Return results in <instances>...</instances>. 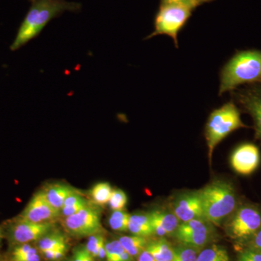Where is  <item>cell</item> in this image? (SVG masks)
I'll return each instance as SVG.
<instances>
[{"instance_id":"cell-1","label":"cell","mask_w":261,"mask_h":261,"mask_svg":"<svg viewBox=\"0 0 261 261\" xmlns=\"http://www.w3.org/2000/svg\"><path fill=\"white\" fill-rule=\"evenodd\" d=\"M80 8V3L65 0H33L32 6L10 45V50H18L35 39L53 19L65 11H77Z\"/></svg>"},{"instance_id":"cell-2","label":"cell","mask_w":261,"mask_h":261,"mask_svg":"<svg viewBox=\"0 0 261 261\" xmlns=\"http://www.w3.org/2000/svg\"><path fill=\"white\" fill-rule=\"evenodd\" d=\"M261 83V51L237 53L220 73L219 95L243 84Z\"/></svg>"},{"instance_id":"cell-3","label":"cell","mask_w":261,"mask_h":261,"mask_svg":"<svg viewBox=\"0 0 261 261\" xmlns=\"http://www.w3.org/2000/svg\"><path fill=\"white\" fill-rule=\"evenodd\" d=\"M198 192L205 219L211 224L219 226L238 207L236 191L230 182L214 180Z\"/></svg>"},{"instance_id":"cell-4","label":"cell","mask_w":261,"mask_h":261,"mask_svg":"<svg viewBox=\"0 0 261 261\" xmlns=\"http://www.w3.org/2000/svg\"><path fill=\"white\" fill-rule=\"evenodd\" d=\"M246 127L234 103L228 102L211 112L205 128L207 155L211 162L215 148L234 130Z\"/></svg>"},{"instance_id":"cell-5","label":"cell","mask_w":261,"mask_h":261,"mask_svg":"<svg viewBox=\"0 0 261 261\" xmlns=\"http://www.w3.org/2000/svg\"><path fill=\"white\" fill-rule=\"evenodd\" d=\"M188 7L176 4L162 3L154 19L153 32L147 39L158 35H166L173 39L175 47H178V35L192 15Z\"/></svg>"},{"instance_id":"cell-6","label":"cell","mask_w":261,"mask_h":261,"mask_svg":"<svg viewBox=\"0 0 261 261\" xmlns=\"http://www.w3.org/2000/svg\"><path fill=\"white\" fill-rule=\"evenodd\" d=\"M261 226V211L256 206L243 205L237 207L226 219V233L238 241L250 240Z\"/></svg>"},{"instance_id":"cell-7","label":"cell","mask_w":261,"mask_h":261,"mask_svg":"<svg viewBox=\"0 0 261 261\" xmlns=\"http://www.w3.org/2000/svg\"><path fill=\"white\" fill-rule=\"evenodd\" d=\"M63 226L67 232L77 238L101 233V211L89 203L79 212L64 218Z\"/></svg>"},{"instance_id":"cell-8","label":"cell","mask_w":261,"mask_h":261,"mask_svg":"<svg viewBox=\"0 0 261 261\" xmlns=\"http://www.w3.org/2000/svg\"><path fill=\"white\" fill-rule=\"evenodd\" d=\"M174 235L181 245L200 250L205 247L214 238V224L205 219L181 222L175 231Z\"/></svg>"},{"instance_id":"cell-9","label":"cell","mask_w":261,"mask_h":261,"mask_svg":"<svg viewBox=\"0 0 261 261\" xmlns=\"http://www.w3.org/2000/svg\"><path fill=\"white\" fill-rule=\"evenodd\" d=\"M54 228L53 222L34 223L17 217L7 226V234L15 246L37 242Z\"/></svg>"},{"instance_id":"cell-10","label":"cell","mask_w":261,"mask_h":261,"mask_svg":"<svg viewBox=\"0 0 261 261\" xmlns=\"http://www.w3.org/2000/svg\"><path fill=\"white\" fill-rule=\"evenodd\" d=\"M171 208L180 223L197 219H205L198 191H187L178 194L173 199Z\"/></svg>"},{"instance_id":"cell-11","label":"cell","mask_w":261,"mask_h":261,"mask_svg":"<svg viewBox=\"0 0 261 261\" xmlns=\"http://www.w3.org/2000/svg\"><path fill=\"white\" fill-rule=\"evenodd\" d=\"M60 216V211L49 203L42 190L33 195L18 218L34 223H46L53 222Z\"/></svg>"},{"instance_id":"cell-12","label":"cell","mask_w":261,"mask_h":261,"mask_svg":"<svg viewBox=\"0 0 261 261\" xmlns=\"http://www.w3.org/2000/svg\"><path fill=\"white\" fill-rule=\"evenodd\" d=\"M260 151L256 145L244 143L234 149L230 159L231 167L239 174L250 175L258 167Z\"/></svg>"},{"instance_id":"cell-13","label":"cell","mask_w":261,"mask_h":261,"mask_svg":"<svg viewBox=\"0 0 261 261\" xmlns=\"http://www.w3.org/2000/svg\"><path fill=\"white\" fill-rule=\"evenodd\" d=\"M236 99L252 116L256 135L261 139V86L240 91Z\"/></svg>"},{"instance_id":"cell-14","label":"cell","mask_w":261,"mask_h":261,"mask_svg":"<svg viewBox=\"0 0 261 261\" xmlns=\"http://www.w3.org/2000/svg\"><path fill=\"white\" fill-rule=\"evenodd\" d=\"M149 215L153 234L159 238L174 233L180 224L179 220L172 211L154 210L149 213Z\"/></svg>"},{"instance_id":"cell-15","label":"cell","mask_w":261,"mask_h":261,"mask_svg":"<svg viewBox=\"0 0 261 261\" xmlns=\"http://www.w3.org/2000/svg\"><path fill=\"white\" fill-rule=\"evenodd\" d=\"M42 190L49 203L58 211H61L65 200L75 192L69 185L62 183L51 184Z\"/></svg>"},{"instance_id":"cell-16","label":"cell","mask_w":261,"mask_h":261,"mask_svg":"<svg viewBox=\"0 0 261 261\" xmlns=\"http://www.w3.org/2000/svg\"><path fill=\"white\" fill-rule=\"evenodd\" d=\"M128 231L136 236L148 238L153 234L152 224L149 214L130 215Z\"/></svg>"},{"instance_id":"cell-17","label":"cell","mask_w":261,"mask_h":261,"mask_svg":"<svg viewBox=\"0 0 261 261\" xmlns=\"http://www.w3.org/2000/svg\"><path fill=\"white\" fill-rule=\"evenodd\" d=\"M146 250L150 252L156 261H173L174 257L175 248L163 238L149 242Z\"/></svg>"},{"instance_id":"cell-18","label":"cell","mask_w":261,"mask_h":261,"mask_svg":"<svg viewBox=\"0 0 261 261\" xmlns=\"http://www.w3.org/2000/svg\"><path fill=\"white\" fill-rule=\"evenodd\" d=\"M63 247H68L67 239L63 233L55 228L37 241V249L41 252Z\"/></svg>"},{"instance_id":"cell-19","label":"cell","mask_w":261,"mask_h":261,"mask_svg":"<svg viewBox=\"0 0 261 261\" xmlns=\"http://www.w3.org/2000/svg\"><path fill=\"white\" fill-rule=\"evenodd\" d=\"M118 241L133 259L138 257L139 255L145 250L149 243L146 238L136 236V235L120 237L118 238Z\"/></svg>"},{"instance_id":"cell-20","label":"cell","mask_w":261,"mask_h":261,"mask_svg":"<svg viewBox=\"0 0 261 261\" xmlns=\"http://www.w3.org/2000/svg\"><path fill=\"white\" fill-rule=\"evenodd\" d=\"M11 261H41L39 250L32 243L15 245L11 253Z\"/></svg>"},{"instance_id":"cell-21","label":"cell","mask_w":261,"mask_h":261,"mask_svg":"<svg viewBox=\"0 0 261 261\" xmlns=\"http://www.w3.org/2000/svg\"><path fill=\"white\" fill-rule=\"evenodd\" d=\"M197 261H230V259L224 247L213 245L199 252Z\"/></svg>"},{"instance_id":"cell-22","label":"cell","mask_w":261,"mask_h":261,"mask_svg":"<svg viewBox=\"0 0 261 261\" xmlns=\"http://www.w3.org/2000/svg\"><path fill=\"white\" fill-rule=\"evenodd\" d=\"M106 250L107 261H133L132 257L123 249L118 240L106 243Z\"/></svg>"},{"instance_id":"cell-23","label":"cell","mask_w":261,"mask_h":261,"mask_svg":"<svg viewBox=\"0 0 261 261\" xmlns=\"http://www.w3.org/2000/svg\"><path fill=\"white\" fill-rule=\"evenodd\" d=\"M113 190L109 183L100 182L92 187L90 191L91 197L96 205H104L109 202Z\"/></svg>"},{"instance_id":"cell-24","label":"cell","mask_w":261,"mask_h":261,"mask_svg":"<svg viewBox=\"0 0 261 261\" xmlns=\"http://www.w3.org/2000/svg\"><path fill=\"white\" fill-rule=\"evenodd\" d=\"M106 240L102 233H96L89 237L86 247L94 258L103 260L106 257Z\"/></svg>"},{"instance_id":"cell-25","label":"cell","mask_w":261,"mask_h":261,"mask_svg":"<svg viewBox=\"0 0 261 261\" xmlns=\"http://www.w3.org/2000/svg\"><path fill=\"white\" fill-rule=\"evenodd\" d=\"M129 218L130 214L124 210L113 211L108 219L110 227L116 231H128Z\"/></svg>"},{"instance_id":"cell-26","label":"cell","mask_w":261,"mask_h":261,"mask_svg":"<svg viewBox=\"0 0 261 261\" xmlns=\"http://www.w3.org/2000/svg\"><path fill=\"white\" fill-rule=\"evenodd\" d=\"M198 249L181 245L175 248L173 261H197Z\"/></svg>"},{"instance_id":"cell-27","label":"cell","mask_w":261,"mask_h":261,"mask_svg":"<svg viewBox=\"0 0 261 261\" xmlns=\"http://www.w3.org/2000/svg\"><path fill=\"white\" fill-rule=\"evenodd\" d=\"M128 197L123 190H113L108 204L113 211H123L126 207Z\"/></svg>"},{"instance_id":"cell-28","label":"cell","mask_w":261,"mask_h":261,"mask_svg":"<svg viewBox=\"0 0 261 261\" xmlns=\"http://www.w3.org/2000/svg\"><path fill=\"white\" fill-rule=\"evenodd\" d=\"M89 202L85 198L82 199V200L79 201L76 203L73 204L68 206H65V207H62L61 211H60V214L62 217L66 218L68 216H71V215L75 214V213L79 212L86 206L89 205Z\"/></svg>"},{"instance_id":"cell-29","label":"cell","mask_w":261,"mask_h":261,"mask_svg":"<svg viewBox=\"0 0 261 261\" xmlns=\"http://www.w3.org/2000/svg\"><path fill=\"white\" fill-rule=\"evenodd\" d=\"M68 247H59V248L53 249V250H46L42 252L43 256L47 260L57 261L61 260L66 255Z\"/></svg>"},{"instance_id":"cell-30","label":"cell","mask_w":261,"mask_h":261,"mask_svg":"<svg viewBox=\"0 0 261 261\" xmlns=\"http://www.w3.org/2000/svg\"><path fill=\"white\" fill-rule=\"evenodd\" d=\"M94 259L87 247L82 245L75 249L70 261H94Z\"/></svg>"},{"instance_id":"cell-31","label":"cell","mask_w":261,"mask_h":261,"mask_svg":"<svg viewBox=\"0 0 261 261\" xmlns=\"http://www.w3.org/2000/svg\"><path fill=\"white\" fill-rule=\"evenodd\" d=\"M238 261H261V252L248 248L240 252Z\"/></svg>"},{"instance_id":"cell-32","label":"cell","mask_w":261,"mask_h":261,"mask_svg":"<svg viewBox=\"0 0 261 261\" xmlns=\"http://www.w3.org/2000/svg\"><path fill=\"white\" fill-rule=\"evenodd\" d=\"M206 1L208 0H162V3L184 5L194 10Z\"/></svg>"},{"instance_id":"cell-33","label":"cell","mask_w":261,"mask_h":261,"mask_svg":"<svg viewBox=\"0 0 261 261\" xmlns=\"http://www.w3.org/2000/svg\"><path fill=\"white\" fill-rule=\"evenodd\" d=\"M250 247L249 248L254 249L261 252V226L258 231L252 237L250 240Z\"/></svg>"},{"instance_id":"cell-34","label":"cell","mask_w":261,"mask_h":261,"mask_svg":"<svg viewBox=\"0 0 261 261\" xmlns=\"http://www.w3.org/2000/svg\"><path fill=\"white\" fill-rule=\"evenodd\" d=\"M137 261H156L154 257L151 255L150 252L147 251V250H144L142 253L137 257Z\"/></svg>"},{"instance_id":"cell-35","label":"cell","mask_w":261,"mask_h":261,"mask_svg":"<svg viewBox=\"0 0 261 261\" xmlns=\"http://www.w3.org/2000/svg\"><path fill=\"white\" fill-rule=\"evenodd\" d=\"M3 231H2L1 228H0V247H1L2 240H3Z\"/></svg>"},{"instance_id":"cell-36","label":"cell","mask_w":261,"mask_h":261,"mask_svg":"<svg viewBox=\"0 0 261 261\" xmlns=\"http://www.w3.org/2000/svg\"><path fill=\"white\" fill-rule=\"evenodd\" d=\"M70 261V260H69Z\"/></svg>"}]
</instances>
